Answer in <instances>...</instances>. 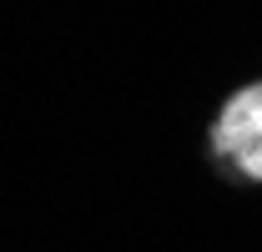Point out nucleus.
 I'll return each mask as SVG.
<instances>
[{
    "mask_svg": "<svg viewBox=\"0 0 262 252\" xmlns=\"http://www.w3.org/2000/svg\"><path fill=\"white\" fill-rule=\"evenodd\" d=\"M207 152H212L217 166H227L232 177L262 187V76L227 91V101L212 111Z\"/></svg>",
    "mask_w": 262,
    "mask_h": 252,
    "instance_id": "nucleus-1",
    "label": "nucleus"
}]
</instances>
